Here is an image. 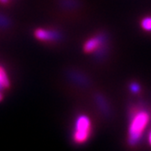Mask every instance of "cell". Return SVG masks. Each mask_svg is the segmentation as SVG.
<instances>
[{"label": "cell", "mask_w": 151, "mask_h": 151, "mask_svg": "<svg viewBox=\"0 0 151 151\" xmlns=\"http://www.w3.org/2000/svg\"><path fill=\"white\" fill-rule=\"evenodd\" d=\"M92 131L91 120L88 116L80 115L75 125V131L73 133V140L77 144H84L88 141Z\"/></svg>", "instance_id": "7a4b0ae2"}, {"label": "cell", "mask_w": 151, "mask_h": 151, "mask_svg": "<svg viewBox=\"0 0 151 151\" xmlns=\"http://www.w3.org/2000/svg\"><path fill=\"white\" fill-rule=\"evenodd\" d=\"M10 87H11V82H10L7 72L2 66H0V90L3 91L8 89Z\"/></svg>", "instance_id": "5b68a950"}, {"label": "cell", "mask_w": 151, "mask_h": 151, "mask_svg": "<svg viewBox=\"0 0 151 151\" xmlns=\"http://www.w3.org/2000/svg\"><path fill=\"white\" fill-rule=\"evenodd\" d=\"M10 2V0H0V4L1 5H7Z\"/></svg>", "instance_id": "9c48e42d"}, {"label": "cell", "mask_w": 151, "mask_h": 151, "mask_svg": "<svg viewBox=\"0 0 151 151\" xmlns=\"http://www.w3.org/2000/svg\"><path fill=\"white\" fill-rule=\"evenodd\" d=\"M148 141H149V144L151 145V132H150V134L148 136Z\"/></svg>", "instance_id": "8fae6325"}, {"label": "cell", "mask_w": 151, "mask_h": 151, "mask_svg": "<svg viewBox=\"0 0 151 151\" xmlns=\"http://www.w3.org/2000/svg\"><path fill=\"white\" fill-rule=\"evenodd\" d=\"M131 89L133 90V92H137V91H138V89H139L138 85H137V84H134V85H132Z\"/></svg>", "instance_id": "ba28073f"}, {"label": "cell", "mask_w": 151, "mask_h": 151, "mask_svg": "<svg viewBox=\"0 0 151 151\" xmlns=\"http://www.w3.org/2000/svg\"><path fill=\"white\" fill-rule=\"evenodd\" d=\"M9 25V21L5 16L0 15V27H7Z\"/></svg>", "instance_id": "52a82bcc"}, {"label": "cell", "mask_w": 151, "mask_h": 151, "mask_svg": "<svg viewBox=\"0 0 151 151\" xmlns=\"http://www.w3.org/2000/svg\"><path fill=\"white\" fill-rule=\"evenodd\" d=\"M148 112L142 109H135L131 112L130 124L128 127L127 140L129 145H136L142 137L145 129L149 122Z\"/></svg>", "instance_id": "6da1fadb"}, {"label": "cell", "mask_w": 151, "mask_h": 151, "mask_svg": "<svg viewBox=\"0 0 151 151\" xmlns=\"http://www.w3.org/2000/svg\"><path fill=\"white\" fill-rule=\"evenodd\" d=\"M103 45V39L101 37H93L88 39L84 43L83 45V50L87 54H91L96 51L99 50L102 47Z\"/></svg>", "instance_id": "277c9868"}, {"label": "cell", "mask_w": 151, "mask_h": 151, "mask_svg": "<svg viewBox=\"0 0 151 151\" xmlns=\"http://www.w3.org/2000/svg\"><path fill=\"white\" fill-rule=\"evenodd\" d=\"M141 27L147 32H151V17H147L141 20Z\"/></svg>", "instance_id": "8992f818"}, {"label": "cell", "mask_w": 151, "mask_h": 151, "mask_svg": "<svg viewBox=\"0 0 151 151\" xmlns=\"http://www.w3.org/2000/svg\"><path fill=\"white\" fill-rule=\"evenodd\" d=\"M3 99H4V95H3V92L0 90V102H1Z\"/></svg>", "instance_id": "30bf717a"}, {"label": "cell", "mask_w": 151, "mask_h": 151, "mask_svg": "<svg viewBox=\"0 0 151 151\" xmlns=\"http://www.w3.org/2000/svg\"><path fill=\"white\" fill-rule=\"evenodd\" d=\"M34 37L36 39L43 42H53L58 41L60 37V34L57 30L46 29V28H37L34 31Z\"/></svg>", "instance_id": "3957f363"}]
</instances>
